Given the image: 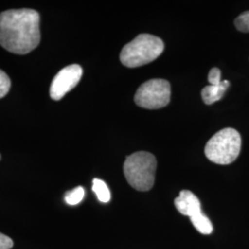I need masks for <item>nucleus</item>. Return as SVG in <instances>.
Here are the masks:
<instances>
[{
    "mask_svg": "<svg viewBox=\"0 0 249 249\" xmlns=\"http://www.w3.org/2000/svg\"><path fill=\"white\" fill-rule=\"evenodd\" d=\"M40 41V15L36 10L9 9L0 14V45L7 51L26 54Z\"/></svg>",
    "mask_w": 249,
    "mask_h": 249,
    "instance_id": "1",
    "label": "nucleus"
},
{
    "mask_svg": "<svg viewBox=\"0 0 249 249\" xmlns=\"http://www.w3.org/2000/svg\"><path fill=\"white\" fill-rule=\"evenodd\" d=\"M164 50L162 40L157 36L140 35L124 46L120 61L127 68H138L154 61Z\"/></svg>",
    "mask_w": 249,
    "mask_h": 249,
    "instance_id": "2",
    "label": "nucleus"
},
{
    "mask_svg": "<svg viewBox=\"0 0 249 249\" xmlns=\"http://www.w3.org/2000/svg\"><path fill=\"white\" fill-rule=\"evenodd\" d=\"M156 167L157 160L153 154L138 151L124 160V178L136 190L148 191L154 185Z\"/></svg>",
    "mask_w": 249,
    "mask_h": 249,
    "instance_id": "3",
    "label": "nucleus"
},
{
    "mask_svg": "<svg viewBox=\"0 0 249 249\" xmlns=\"http://www.w3.org/2000/svg\"><path fill=\"white\" fill-rule=\"evenodd\" d=\"M241 143L240 134L237 130L231 127L223 128L207 142L205 155L214 163L230 164L238 157Z\"/></svg>",
    "mask_w": 249,
    "mask_h": 249,
    "instance_id": "4",
    "label": "nucleus"
},
{
    "mask_svg": "<svg viewBox=\"0 0 249 249\" xmlns=\"http://www.w3.org/2000/svg\"><path fill=\"white\" fill-rule=\"evenodd\" d=\"M171 99L169 81L162 79H152L140 86L135 94L137 106L145 109H160L165 107Z\"/></svg>",
    "mask_w": 249,
    "mask_h": 249,
    "instance_id": "5",
    "label": "nucleus"
},
{
    "mask_svg": "<svg viewBox=\"0 0 249 249\" xmlns=\"http://www.w3.org/2000/svg\"><path fill=\"white\" fill-rule=\"evenodd\" d=\"M82 68L74 64L64 68L58 72L50 86V97L54 101H59L80 82L82 77Z\"/></svg>",
    "mask_w": 249,
    "mask_h": 249,
    "instance_id": "6",
    "label": "nucleus"
},
{
    "mask_svg": "<svg viewBox=\"0 0 249 249\" xmlns=\"http://www.w3.org/2000/svg\"><path fill=\"white\" fill-rule=\"evenodd\" d=\"M175 205L178 212L191 218L201 213V204L197 196L189 190H182L175 199Z\"/></svg>",
    "mask_w": 249,
    "mask_h": 249,
    "instance_id": "7",
    "label": "nucleus"
},
{
    "mask_svg": "<svg viewBox=\"0 0 249 249\" xmlns=\"http://www.w3.org/2000/svg\"><path fill=\"white\" fill-rule=\"evenodd\" d=\"M230 82L228 80H222L220 85H208L201 91V96L206 105L210 106L223 98L224 92L229 88Z\"/></svg>",
    "mask_w": 249,
    "mask_h": 249,
    "instance_id": "8",
    "label": "nucleus"
},
{
    "mask_svg": "<svg viewBox=\"0 0 249 249\" xmlns=\"http://www.w3.org/2000/svg\"><path fill=\"white\" fill-rule=\"evenodd\" d=\"M190 221L196 230L202 234H210L213 231V223L206 215L202 213V212L192 216Z\"/></svg>",
    "mask_w": 249,
    "mask_h": 249,
    "instance_id": "9",
    "label": "nucleus"
},
{
    "mask_svg": "<svg viewBox=\"0 0 249 249\" xmlns=\"http://www.w3.org/2000/svg\"><path fill=\"white\" fill-rule=\"evenodd\" d=\"M92 190L96 194L99 201L103 203H107L111 199V193L107 184L98 178L93 179L92 181Z\"/></svg>",
    "mask_w": 249,
    "mask_h": 249,
    "instance_id": "10",
    "label": "nucleus"
},
{
    "mask_svg": "<svg viewBox=\"0 0 249 249\" xmlns=\"http://www.w3.org/2000/svg\"><path fill=\"white\" fill-rule=\"evenodd\" d=\"M85 195V191L84 188L82 187H78L74 189H72L71 191H69L66 196H65V201L69 205L79 204L80 202L82 201L83 197Z\"/></svg>",
    "mask_w": 249,
    "mask_h": 249,
    "instance_id": "11",
    "label": "nucleus"
},
{
    "mask_svg": "<svg viewBox=\"0 0 249 249\" xmlns=\"http://www.w3.org/2000/svg\"><path fill=\"white\" fill-rule=\"evenodd\" d=\"M234 24L242 33H249V11H245L235 18Z\"/></svg>",
    "mask_w": 249,
    "mask_h": 249,
    "instance_id": "12",
    "label": "nucleus"
},
{
    "mask_svg": "<svg viewBox=\"0 0 249 249\" xmlns=\"http://www.w3.org/2000/svg\"><path fill=\"white\" fill-rule=\"evenodd\" d=\"M11 81L9 76L0 70V99L5 97L9 93Z\"/></svg>",
    "mask_w": 249,
    "mask_h": 249,
    "instance_id": "13",
    "label": "nucleus"
},
{
    "mask_svg": "<svg viewBox=\"0 0 249 249\" xmlns=\"http://www.w3.org/2000/svg\"><path fill=\"white\" fill-rule=\"evenodd\" d=\"M208 80L211 85H220L222 80H221V71L218 68H213L208 76Z\"/></svg>",
    "mask_w": 249,
    "mask_h": 249,
    "instance_id": "14",
    "label": "nucleus"
},
{
    "mask_svg": "<svg viewBox=\"0 0 249 249\" xmlns=\"http://www.w3.org/2000/svg\"><path fill=\"white\" fill-rule=\"evenodd\" d=\"M13 247V241L9 236L0 232V249H10Z\"/></svg>",
    "mask_w": 249,
    "mask_h": 249,
    "instance_id": "15",
    "label": "nucleus"
},
{
    "mask_svg": "<svg viewBox=\"0 0 249 249\" xmlns=\"http://www.w3.org/2000/svg\"><path fill=\"white\" fill-rule=\"evenodd\" d=\"M0 159H1V155H0Z\"/></svg>",
    "mask_w": 249,
    "mask_h": 249,
    "instance_id": "16",
    "label": "nucleus"
}]
</instances>
